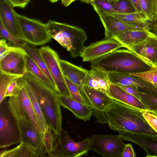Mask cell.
Returning <instances> with one entry per match:
<instances>
[{
    "mask_svg": "<svg viewBox=\"0 0 157 157\" xmlns=\"http://www.w3.org/2000/svg\"><path fill=\"white\" fill-rule=\"evenodd\" d=\"M24 40L34 46L42 45L51 41L47 24L16 13Z\"/></svg>",
    "mask_w": 157,
    "mask_h": 157,
    "instance_id": "cell-6",
    "label": "cell"
},
{
    "mask_svg": "<svg viewBox=\"0 0 157 157\" xmlns=\"http://www.w3.org/2000/svg\"><path fill=\"white\" fill-rule=\"evenodd\" d=\"M22 78L36 97L48 127L54 133L59 134L62 116L58 94L29 73H26Z\"/></svg>",
    "mask_w": 157,
    "mask_h": 157,
    "instance_id": "cell-2",
    "label": "cell"
},
{
    "mask_svg": "<svg viewBox=\"0 0 157 157\" xmlns=\"http://www.w3.org/2000/svg\"><path fill=\"white\" fill-rule=\"evenodd\" d=\"M109 1L117 0H108Z\"/></svg>",
    "mask_w": 157,
    "mask_h": 157,
    "instance_id": "cell-54",
    "label": "cell"
},
{
    "mask_svg": "<svg viewBox=\"0 0 157 157\" xmlns=\"http://www.w3.org/2000/svg\"><path fill=\"white\" fill-rule=\"evenodd\" d=\"M21 143L20 132L6 98L0 103V147Z\"/></svg>",
    "mask_w": 157,
    "mask_h": 157,
    "instance_id": "cell-7",
    "label": "cell"
},
{
    "mask_svg": "<svg viewBox=\"0 0 157 157\" xmlns=\"http://www.w3.org/2000/svg\"><path fill=\"white\" fill-rule=\"evenodd\" d=\"M62 3L65 7L69 6L74 1L73 0H61Z\"/></svg>",
    "mask_w": 157,
    "mask_h": 157,
    "instance_id": "cell-48",
    "label": "cell"
},
{
    "mask_svg": "<svg viewBox=\"0 0 157 157\" xmlns=\"http://www.w3.org/2000/svg\"><path fill=\"white\" fill-rule=\"evenodd\" d=\"M49 127L42 132L43 142L46 154L48 155L54 150L56 143V134Z\"/></svg>",
    "mask_w": 157,
    "mask_h": 157,
    "instance_id": "cell-33",
    "label": "cell"
},
{
    "mask_svg": "<svg viewBox=\"0 0 157 157\" xmlns=\"http://www.w3.org/2000/svg\"><path fill=\"white\" fill-rule=\"evenodd\" d=\"M150 30L132 31L119 34L113 37L120 41L125 48L130 51V48L146 39L150 34Z\"/></svg>",
    "mask_w": 157,
    "mask_h": 157,
    "instance_id": "cell-22",
    "label": "cell"
},
{
    "mask_svg": "<svg viewBox=\"0 0 157 157\" xmlns=\"http://www.w3.org/2000/svg\"><path fill=\"white\" fill-rule=\"evenodd\" d=\"M60 65L64 76L78 88L83 84L89 71L65 60L60 59Z\"/></svg>",
    "mask_w": 157,
    "mask_h": 157,
    "instance_id": "cell-21",
    "label": "cell"
},
{
    "mask_svg": "<svg viewBox=\"0 0 157 157\" xmlns=\"http://www.w3.org/2000/svg\"><path fill=\"white\" fill-rule=\"evenodd\" d=\"M143 116L150 126L157 133V116L147 112H144Z\"/></svg>",
    "mask_w": 157,
    "mask_h": 157,
    "instance_id": "cell-40",
    "label": "cell"
},
{
    "mask_svg": "<svg viewBox=\"0 0 157 157\" xmlns=\"http://www.w3.org/2000/svg\"><path fill=\"white\" fill-rule=\"evenodd\" d=\"M23 48L25 50L27 54L41 69L56 88L55 83L48 71L46 64L40 53L39 49L36 48L34 45L28 43Z\"/></svg>",
    "mask_w": 157,
    "mask_h": 157,
    "instance_id": "cell-27",
    "label": "cell"
},
{
    "mask_svg": "<svg viewBox=\"0 0 157 157\" xmlns=\"http://www.w3.org/2000/svg\"><path fill=\"white\" fill-rule=\"evenodd\" d=\"M39 50L55 83L58 93L62 96L70 97L60 66V59L57 52L48 46H42Z\"/></svg>",
    "mask_w": 157,
    "mask_h": 157,
    "instance_id": "cell-8",
    "label": "cell"
},
{
    "mask_svg": "<svg viewBox=\"0 0 157 157\" xmlns=\"http://www.w3.org/2000/svg\"><path fill=\"white\" fill-rule=\"evenodd\" d=\"M13 7L25 8L30 0H8Z\"/></svg>",
    "mask_w": 157,
    "mask_h": 157,
    "instance_id": "cell-45",
    "label": "cell"
},
{
    "mask_svg": "<svg viewBox=\"0 0 157 157\" xmlns=\"http://www.w3.org/2000/svg\"><path fill=\"white\" fill-rule=\"evenodd\" d=\"M25 66L26 73H29L32 75L38 80L50 86L58 94L56 87L41 69L27 54L25 56Z\"/></svg>",
    "mask_w": 157,
    "mask_h": 157,
    "instance_id": "cell-26",
    "label": "cell"
},
{
    "mask_svg": "<svg viewBox=\"0 0 157 157\" xmlns=\"http://www.w3.org/2000/svg\"><path fill=\"white\" fill-rule=\"evenodd\" d=\"M130 51L152 67H157V35L151 32L141 42L130 48Z\"/></svg>",
    "mask_w": 157,
    "mask_h": 157,
    "instance_id": "cell-14",
    "label": "cell"
},
{
    "mask_svg": "<svg viewBox=\"0 0 157 157\" xmlns=\"http://www.w3.org/2000/svg\"><path fill=\"white\" fill-rule=\"evenodd\" d=\"M8 102L20 132L21 142L25 143L33 149L39 157L46 156L43 142L42 132L33 125L29 119L17 94L10 97Z\"/></svg>",
    "mask_w": 157,
    "mask_h": 157,
    "instance_id": "cell-5",
    "label": "cell"
},
{
    "mask_svg": "<svg viewBox=\"0 0 157 157\" xmlns=\"http://www.w3.org/2000/svg\"><path fill=\"white\" fill-rule=\"evenodd\" d=\"M154 1L155 6V10L156 13V17L154 21H155V19L157 18V0H154Z\"/></svg>",
    "mask_w": 157,
    "mask_h": 157,
    "instance_id": "cell-50",
    "label": "cell"
},
{
    "mask_svg": "<svg viewBox=\"0 0 157 157\" xmlns=\"http://www.w3.org/2000/svg\"><path fill=\"white\" fill-rule=\"evenodd\" d=\"M125 23L139 25L149 24V19L142 12L128 13H115L110 14Z\"/></svg>",
    "mask_w": 157,
    "mask_h": 157,
    "instance_id": "cell-28",
    "label": "cell"
},
{
    "mask_svg": "<svg viewBox=\"0 0 157 157\" xmlns=\"http://www.w3.org/2000/svg\"><path fill=\"white\" fill-rule=\"evenodd\" d=\"M136 10V12H142L139 0H131Z\"/></svg>",
    "mask_w": 157,
    "mask_h": 157,
    "instance_id": "cell-47",
    "label": "cell"
},
{
    "mask_svg": "<svg viewBox=\"0 0 157 157\" xmlns=\"http://www.w3.org/2000/svg\"><path fill=\"white\" fill-rule=\"evenodd\" d=\"M37 157L36 152L25 143L21 142L16 147L9 150L1 151L0 157Z\"/></svg>",
    "mask_w": 157,
    "mask_h": 157,
    "instance_id": "cell-25",
    "label": "cell"
},
{
    "mask_svg": "<svg viewBox=\"0 0 157 157\" xmlns=\"http://www.w3.org/2000/svg\"><path fill=\"white\" fill-rule=\"evenodd\" d=\"M109 80L118 86L133 85L157 95V89L152 84L129 74L119 73H107Z\"/></svg>",
    "mask_w": 157,
    "mask_h": 157,
    "instance_id": "cell-18",
    "label": "cell"
},
{
    "mask_svg": "<svg viewBox=\"0 0 157 157\" xmlns=\"http://www.w3.org/2000/svg\"><path fill=\"white\" fill-rule=\"evenodd\" d=\"M57 97L61 105L71 111L78 119L85 121L90 118L93 111L89 106L76 101L70 97L58 94Z\"/></svg>",
    "mask_w": 157,
    "mask_h": 157,
    "instance_id": "cell-19",
    "label": "cell"
},
{
    "mask_svg": "<svg viewBox=\"0 0 157 157\" xmlns=\"http://www.w3.org/2000/svg\"><path fill=\"white\" fill-rule=\"evenodd\" d=\"M64 77L70 94V97L83 104L88 105L78 87L66 77L64 76Z\"/></svg>",
    "mask_w": 157,
    "mask_h": 157,
    "instance_id": "cell-38",
    "label": "cell"
},
{
    "mask_svg": "<svg viewBox=\"0 0 157 157\" xmlns=\"http://www.w3.org/2000/svg\"><path fill=\"white\" fill-rule=\"evenodd\" d=\"M58 147L63 157H78L86 155L90 150L91 139L87 137L82 140L75 142L62 128L57 134Z\"/></svg>",
    "mask_w": 157,
    "mask_h": 157,
    "instance_id": "cell-12",
    "label": "cell"
},
{
    "mask_svg": "<svg viewBox=\"0 0 157 157\" xmlns=\"http://www.w3.org/2000/svg\"><path fill=\"white\" fill-rule=\"evenodd\" d=\"M22 78L41 131L43 132L49 127L36 97L29 85Z\"/></svg>",
    "mask_w": 157,
    "mask_h": 157,
    "instance_id": "cell-24",
    "label": "cell"
},
{
    "mask_svg": "<svg viewBox=\"0 0 157 157\" xmlns=\"http://www.w3.org/2000/svg\"><path fill=\"white\" fill-rule=\"evenodd\" d=\"M91 66L106 74H127L144 71L152 67L127 49L115 50L92 62Z\"/></svg>",
    "mask_w": 157,
    "mask_h": 157,
    "instance_id": "cell-3",
    "label": "cell"
},
{
    "mask_svg": "<svg viewBox=\"0 0 157 157\" xmlns=\"http://www.w3.org/2000/svg\"><path fill=\"white\" fill-rule=\"evenodd\" d=\"M50 36L68 51L72 58L80 56L87 39L85 31L78 26L54 20L46 23Z\"/></svg>",
    "mask_w": 157,
    "mask_h": 157,
    "instance_id": "cell-4",
    "label": "cell"
},
{
    "mask_svg": "<svg viewBox=\"0 0 157 157\" xmlns=\"http://www.w3.org/2000/svg\"><path fill=\"white\" fill-rule=\"evenodd\" d=\"M144 111L114 100L104 111L109 128L139 134L156 135L143 116Z\"/></svg>",
    "mask_w": 157,
    "mask_h": 157,
    "instance_id": "cell-1",
    "label": "cell"
},
{
    "mask_svg": "<svg viewBox=\"0 0 157 157\" xmlns=\"http://www.w3.org/2000/svg\"><path fill=\"white\" fill-rule=\"evenodd\" d=\"M0 38L5 39L13 46L23 48L27 43L25 40L17 38L11 34L0 22Z\"/></svg>",
    "mask_w": 157,
    "mask_h": 157,
    "instance_id": "cell-35",
    "label": "cell"
},
{
    "mask_svg": "<svg viewBox=\"0 0 157 157\" xmlns=\"http://www.w3.org/2000/svg\"><path fill=\"white\" fill-rule=\"evenodd\" d=\"M89 74L97 82L102 92L108 95L109 92L108 82L107 74L97 69L91 68Z\"/></svg>",
    "mask_w": 157,
    "mask_h": 157,
    "instance_id": "cell-30",
    "label": "cell"
},
{
    "mask_svg": "<svg viewBox=\"0 0 157 157\" xmlns=\"http://www.w3.org/2000/svg\"><path fill=\"white\" fill-rule=\"evenodd\" d=\"M91 4L98 15L119 13L113 8L108 0H94Z\"/></svg>",
    "mask_w": 157,
    "mask_h": 157,
    "instance_id": "cell-32",
    "label": "cell"
},
{
    "mask_svg": "<svg viewBox=\"0 0 157 157\" xmlns=\"http://www.w3.org/2000/svg\"><path fill=\"white\" fill-rule=\"evenodd\" d=\"M153 84L157 89V84Z\"/></svg>",
    "mask_w": 157,
    "mask_h": 157,
    "instance_id": "cell-53",
    "label": "cell"
},
{
    "mask_svg": "<svg viewBox=\"0 0 157 157\" xmlns=\"http://www.w3.org/2000/svg\"><path fill=\"white\" fill-rule=\"evenodd\" d=\"M123 140L130 141L141 147L146 152V157H157V135H151L118 131Z\"/></svg>",
    "mask_w": 157,
    "mask_h": 157,
    "instance_id": "cell-15",
    "label": "cell"
},
{
    "mask_svg": "<svg viewBox=\"0 0 157 157\" xmlns=\"http://www.w3.org/2000/svg\"><path fill=\"white\" fill-rule=\"evenodd\" d=\"M94 0H81V1L83 2H84L87 3L91 4Z\"/></svg>",
    "mask_w": 157,
    "mask_h": 157,
    "instance_id": "cell-51",
    "label": "cell"
},
{
    "mask_svg": "<svg viewBox=\"0 0 157 157\" xmlns=\"http://www.w3.org/2000/svg\"></svg>",
    "mask_w": 157,
    "mask_h": 157,
    "instance_id": "cell-60",
    "label": "cell"
},
{
    "mask_svg": "<svg viewBox=\"0 0 157 157\" xmlns=\"http://www.w3.org/2000/svg\"><path fill=\"white\" fill-rule=\"evenodd\" d=\"M156 116H157V115Z\"/></svg>",
    "mask_w": 157,
    "mask_h": 157,
    "instance_id": "cell-59",
    "label": "cell"
},
{
    "mask_svg": "<svg viewBox=\"0 0 157 157\" xmlns=\"http://www.w3.org/2000/svg\"><path fill=\"white\" fill-rule=\"evenodd\" d=\"M6 40L3 38L0 40V55L6 53L8 50L9 47Z\"/></svg>",
    "mask_w": 157,
    "mask_h": 157,
    "instance_id": "cell-46",
    "label": "cell"
},
{
    "mask_svg": "<svg viewBox=\"0 0 157 157\" xmlns=\"http://www.w3.org/2000/svg\"><path fill=\"white\" fill-rule=\"evenodd\" d=\"M22 77L21 79L20 86L17 94V95L22 108L29 119L33 125L38 130L41 132Z\"/></svg>",
    "mask_w": 157,
    "mask_h": 157,
    "instance_id": "cell-23",
    "label": "cell"
},
{
    "mask_svg": "<svg viewBox=\"0 0 157 157\" xmlns=\"http://www.w3.org/2000/svg\"><path fill=\"white\" fill-rule=\"evenodd\" d=\"M139 1L142 12L146 15L149 21H153L156 17L154 0Z\"/></svg>",
    "mask_w": 157,
    "mask_h": 157,
    "instance_id": "cell-37",
    "label": "cell"
},
{
    "mask_svg": "<svg viewBox=\"0 0 157 157\" xmlns=\"http://www.w3.org/2000/svg\"><path fill=\"white\" fill-rule=\"evenodd\" d=\"M83 85L87 86L90 88L102 92L97 81L92 76L89 72L86 77L84 82L82 85Z\"/></svg>",
    "mask_w": 157,
    "mask_h": 157,
    "instance_id": "cell-41",
    "label": "cell"
},
{
    "mask_svg": "<svg viewBox=\"0 0 157 157\" xmlns=\"http://www.w3.org/2000/svg\"><path fill=\"white\" fill-rule=\"evenodd\" d=\"M73 0V1L74 2V1H76V0Z\"/></svg>",
    "mask_w": 157,
    "mask_h": 157,
    "instance_id": "cell-55",
    "label": "cell"
},
{
    "mask_svg": "<svg viewBox=\"0 0 157 157\" xmlns=\"http://www.w3.org/2000/svg\"><path fill=\"white\" fill-rule=\"evenodd\" d=\"M22 77L15 79L10 84L6 92L5 98L13 96L17 94L20 86Z\"/></svg>",
    "mask_w": 157,
    "mask_h": 157,
    "instance_id": "cell-39",
    "label": "cell"
},
{
    "mask_svg": "<svg viewBox=\"0 0 157 157\" xmlns=\"http://www.w3.org/2000/svg\"><path fill=\"white\" fill-rule=\"evenodd\" d=\"M155 32L157 33V31H156Z\"/></svg>",
    "mask_w": 157,
    "mask_h": 157,
    "instance_id": "cell-57",
    "label": "cell"
},
{
    "mask_svg": "<svg viewBox=\"0 0 157 157\" xmlns=\"http://www.w3.org/2000/svg\"><path fill=\"white\" fill-rule=\"evenodd\" d=\"M121 48L125 47L114 37L104 38L85 47L79 56L82 57L83 62L91 63Z\"/></svg>",
    "mask_w": 157,
    "mask_h": 157,
    "instance_id": "cell-11",
    "label": "cell"
},
{
    "mask_svg": "<svg viewBox=\"0 0 157 157\" xmlns=\"http://www.w3.org/2000/svg\"><path fill=\"white\" fill-rule=\"evenodd\" d=\"M119 86L126 93L135 97L139 100H140L141 97L137 86L133 85L122 86Z\"/></svg>",
    "mask_w": 157,
    "mask_h": 157,
    "instance_id": "cell-42",
    "label": "cell"
},
{
    "mask_svg": "<svg viewBox=\"0 0 157 157\" xmlns=\"http://www.w3.org/2000/svg\"><path fill=\"white\" fill-rule=\"evenodd\" d=\"M157 20V18L155 19V20Z\"/></svg>",
    "mask_w": 157,
    "mask_h": 157,
    "instance_id": "cell-56",
    "label": "cell"
},
{
    "mask_svg": "<svg viewBox=\"0 0 157 157\" xmlns=\"http://www.w3.org/2000/svg\"><path fill=\"white\" fill-rule=\"evenodd\" d=\"M27 53L23 48L9 46L7 51L0 55V71L24 76L26 73L25 56Z\"/></svg>",
    "mask_w": 157,
    "mask_h": 157,
    "instance_id": "cell-10",
    "label": "cell"
},
{
    "mask_svg": "<svg viewBox=\"0 0 157 157\" xmlns=\"http://www.w3.org/2000/svg\"><path fill=\"white\" fill-rule=\"evenodd\" d=\"M90 150L104 157H122L125 146L119 135H94Z\"/></svg>",
    "mask_w": 157,
    "mask_h": 157,
    "instance_id": "cell-9",
    "label": "cell"
},
{
    "mask_svg": "<svg viewBox=\"0 0 157 157\" xmlns=\"http://www.w3.org/2000/svg\"><path fill=\"white\" fill-rule=\"evenodd\" d=\"M136 156V153L132 144L130 143L126 144L122 157H135Z\"/></svg>",
    "mask_w": 157,
    "mask_h": 157,
    "instance_id": "cell-44",
    "label": "cell"
},
{
    "mask_svg": "<svg viewBox=\"0 0 157 157\" xmlns=\"http://www.w3.org/2000/svg\"><path fill=\"white\" fill-rule=\"evenodd\" d=\"M92 110L94 115L99 123L108 124V119L104 112L100 111L96 109Z\"/></svg>",
    "mask_w": 157,
    "mask_h": 157,
    "instance_id": "cell-43",
    "label": "cell"
},
{
    "mask_svg": "<svg viewBox=\"0 0 157 157\" xmlns=\"http://www.w3.org/2000/svg\"></svg>",
    "mask_w": 157,
    "mask_h": 157,
    "instance_id": "cell-58",
    "label": "cell"
},
{
    "mask_svg": "<svg viewBox=\"0 0 157 157\" xmlns=\"http://www.w3.org/2000/svg\"><path fill=\"white\" fill-rule=\"evenodd\" d=\"M113 8L119 13H128L136 12L131 0L109 1Z\"/></svg>",
    "mask_w": 157,
    "mask_h": 157,
    "instance_id": "cell-31",
    "label": "cell"
},
{
    "mask_svg": "<svg viewBox=\"0 0 157 157\" xmlns=\"http://www.w3.org/2000/svg\"><path fill=\"white\" fill-rule=\"evenodd\" d=\"M153 28L155 31L157 30V20L154 21L153 24Z\"/></svg>",
    "mask_w": 157,
    "mask_h": 157,
    "instance_id": "cell-49",
    "label": "cell"
},
{
    "mask_svg": "<svg viewBox=\"0 0 157 157\" xmlns=\"http://www.w3.org/2000/svg\"><path fill=\"white\" fill-rule=\"evenodd\" d=\"M87 104L92 109L104 112L113 102L114 100L106 94L87 86L79 88Z\"/></svg>",
    "mask_w": 157,
    "mask_h": 157,
    "instance_id": "cell-17",
    "label": "cell"
},
{
    "mask_svg": "<svg viewBox=\"0 0 157 157\" xmlns=\"http://www.w3.org/2000/svg\"><path fill=\"white\" fill-rule=\"evenodd\" d=\"M129 74L151 84H157V67H152L149 70Z\"/></svg>",
    "mask_w": 157,
    "mask_h": 157,
    "instance_id": "cell-36",
    "label": "cell"
},
{
    "mask_svg": "<svg viewBox=\"0 0 157 157\" xmlns=\"http://www.w3.org/2000/svg\"><path fill=\"white\" fill-rule=\"evenodd\" d=\"M23 76L0 71V103L6 98V90L11 82L17 78Z\"/></svg>",
    "mask_w": 157,
    "mask_h": 157,
    "instance_id": "cell-34",
    "label": "cell"
},
{
    "mask_svg": "<svg viewBox=\"0 0 157 157\" xmlns=\"http://www.w3.org/2000/svg\"><path fill=\"white\" fill-rule=\"evenodd\" d=\"M52 3H55L57 2L59 0H49Z\"/></svg>",
    "mask_w": 157,
    "mask_h": 157,
    "instance_id": "cell-52",
    "label": "cell"
},
{
    "mask_svg": "<svg viewBox=\"0 0 157 157\" xmlns=\"http://www.w3.org/2000/svg\"><path fill=\"white\" fill-rule=\"evenodd\" d=\"M108 96L117 101L144 112H150L141 101L135 97L125 92L119 86L108 82Z\"/></svg>",
    "mask_w": 157,
    "mask_h": 157,
    "instance_id": "cell-20",
    "label": "cell"
},
{
    "mask_svg": "<svg viewBox=\"0 0 157 157\" xmlns=\"http://www.w3.org/2000/svg\"><path fill=\"white\" fill-rule=\"evenodd\" d=\"M105 28V38L113 37L121 33L132 31L150 30L148 25H139L123 22L109 14L99 15Z\"/></svg>",
    "mask_w": 157,
    "mask_h": 157,
    "instance_id": "cell-13",
    "label": "cell"
},
{
    "mask_svg": "<svg viewBox=\"0 0 157 157\" xmlns=\"http://www.w3.org/2000/svg\"><path fill=\"white\" fill-rule=\"evenodd\" d=\"M13 7L8 0H0V22L13 36L24 40Z\"/></svg>",
    "mask_w": 157,
    "mask_h": 157,
    "instance_id": "cell-16",
    "label": "cell"
},
{
    "mask_svg": "<svg viewBox=\"0 0 157 157\" xmlns=\"http://www.w3.org/2000/svg\"><path fill=\"white\" fill-rule=\"evenodd\" d=\"M140 101L150 112L157 115V95L138 87Z\"/></svg>",
    "mask_w": 157,
    "mask_h": 157,
    "instance_id": "cell-29",
    "label": "cell"
}]
</instances>
